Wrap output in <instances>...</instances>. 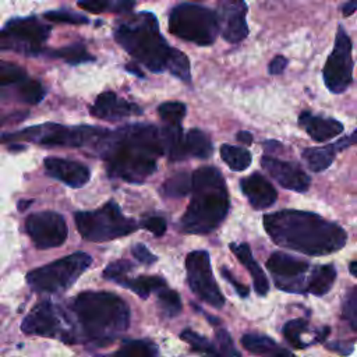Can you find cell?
<instances>
[{
	"label": "cell",
	"mask_w": 357,
	"mask_h": 357,
	"mask_svg": "<svg viewBox=\"0 0 357 357\" xmlns=\"http://www.w3.org/2000/svg\"><path fill=\"white\" fill-rule=\"evenodd\" d=\"M93 149L103 159L110 177L135 184L153 174L158 159L166 153L163 131L142 123L106 130Z\"/></svg>",
	"instance_id": "cell-1"
},
{
	"label": "cell",
	"mask_w": 357,
	"mask_h": 357,
	"mask_svg": "<svg viewBox=\"0 0 357 357\" xmlns=\"http://www.w3.org/2000/svg\"><path fill=\"white\" fill-rule=\"evenodd\" d=\"M264 227L272 241L307 255H326L340 250L347 240L336 223L314 212L283 209L264 216Z\"/></svg>",
	"instance_id": "cell-2"
},
{
	"label": "cell",
	"mask_w": 357,
	"mask_h": 357,
	"mask_svg": "<svg viewBox=\"0 0 357 357\" xmlns=\"http://www.w3.org/2000/svg\"><path fill=\"white\" fill-rule=\"evenodd\" d=\"M70 312L78 324V342L107 346L130 325V308L109 291H82L70 303Z\"/></svg>",
	"instance_id": "cell-3"
},
{
	"label": "cell",
	"mask_w": 357,
	"mask_h": 357,
	"mask_svg": "<svg viewBox=\"0 0 357 357\" xmlns=\"http://www.w3.org/2000/svg\"><path fill=\"white\" fill-rule=\"evenodd\" d=\"M229 194L222 173L202 166L192 173L191 201L181 218V229L191 234H208L226 218Z\"/></svg>",
	"instance_id": "cell-4"
},
{
	"label": "cell",
	"mask_w": 357,
	"mask_h": 357,
	"mask_svg": "<svg viewBox=\"0 0 357 357\" xmlns=\"http://www.w3.org/2000/svg\"><path fill=\"white\" fill-rule=\"evenodd\" d=\"M114 39L152 73H163L169 68L174 47H170L159 32L158 20L152 13H138L119 24Z\"/></svg>",
	"instance_id": "cell-5"
},
{
	"label": "cell",
	"mask_w": 357,
	"mask_h": 357,
	"mask_svg": "<svg viewBox=\"0 0 357 357\" xmlns=\"http://www.w3.org/2000/svg\"><path fill=\"white\" fill-rule=\"evenodd\" d=\"M106 130L99 127H67L57 123L32 126L15 132L3 134L1 141H28L43 146H91L93 148Z\"/></svg>",
	"instance_id": "cell-6"
},
{
	"label": "cell",
	"mask_w": 357,
	"mask_h": 357,
	"mask_svg": "<svg viewBox=\"0 0 357 357\" xmlns=\"http://www.w3.org/2000/svg\"><path fill=\"white\" fill-rule=\"evenodd\" d=\"M169 31L183 40L209 46L220 31L219 17L216 11L206 7L181 3L174 6L169 14Z\"/></svg>",
	"instance_id": "cell-7"
},
{
	"label": "cell",
	"mask_w": 357,
	"mask_h": 357,
	"mask_svg": "<svg viewBox=\"0 0 357 357\" xmlns=\"http://www.w3.org/2000/svg\"><path fill=\"white\" fill-rule=\"evenodd\" d=\"M81 237L93 243H103L127 236L137 230V222L126 218L114 201H107L95 211H81L74 215Z\"/></svg>",
	"instance_id": "cell-8"
},
{
	"label": "cell",
	"mask_w": 357,
	"mask_h": 357,
	"mask_svg": "<svg viewBox=\"0 0 357 357\" xmlns=\"http://www.w3.org/2000/svg\"><path fill=\"white\" fill-rule=\"evenodd\" d=\"M92 265V257L78 251L36 268L26 275V283L38 293H63Z\"/></svg>",
	"instance_id": "cell-9"
},
{
	"label": "cell",
	"mask_w": 357,
	"mask_h": 357,
	"mask_svg": "<svg viewBox=\"0 0 357 357\" xmlns=\"http://www.w3.org/2000/svg\"><path fill=\"white\" fill-rule=\"evenodd\" d=\"M21 331L26 335L59 339L64 343H78L77 333L67 311L50 303L39 301L21 322Z\"/></svg>",
	"instance_id": "cell-10"
},
{
	"label": "cell",
	"mask_w": 357,
	"mask_h": 357,
	"mask_svg": "<svg viewBox=\"0 0 357 357\" xmlns=\"http://www.w3.org/2000/svg\"><path fill=\"white\" fill-rule=\"evenodd\" d=\"M49 33L50 26L33 15L13 18L1 31L0 46L3 50H14L29 56L39 54Z\"/></svg>",
	"instance_id": "cell-11"
},
{
	"label": "cell",
	"mask_w": 357,
	"mask_h": 357,
	"mask_svg": "<svg viewBox=\"0 0 357 357\" xmlns=\"http://www.w3.org/2000/svg\"><path fill=\"white\" fill-rule=\"evenodd\" d=\"M185 269L187 283L192 293L206 304L222 308L225 305V297L213 278L209 254L204 250L191 251L185 258Z\"/></svg>",
	"instance_id": "cell-12"
},
{
	"label": "cell",
	"mask_w": 357,
	"mask_h": 357,
	"mask_svg": "<svg viewBox=\"0 0 357 357\" xmlns=\"http://www.w3.org/2000/svg\"><path fill=\"white\" fill-rule=\"evenodd\" d=\"M322 74H324V81L326 88L333 93L344 92L351 84V78H353L351 42L342 26H339L337 29L333 50L325 63Z\"/></svg>",
	"instance_id": "cell-13"
},
{
	"label": "cell",
	"mask_w": 357,
	"mask_h": 357,
	"mask_svg": "<svg viewBox=\"0 0 357 357\" xmlns=\"http://www.w3.org/2000/svg\"><path fill=\"white\" fill-rule=\"evenodd\" d=\"M25 231L39 250L60 247L68 234L64 218L53 211H40L25 220Z\"/></svg>",
	"instance_id": "cell-14"
},
{
	"label": "cell",
	"mask_w": 357,
	"mask_h": 357,
	"mask_svg": "<svg viewBox=\"0 0 357 357\" xmlns=\"http://www.w3.org/2000/svg\"><path fill=\"white\" fill-rule=\"evenodd\" d=\"M266 268L280 290L290 293L305 291L304 275L310 268L308 262L278 251L268 258Z\"/></svg>",
	"instance_id": "cell-15"
},
{
	"label": "cell",
	"mask_w": 357,
	"mask_h": 357,
	"mask_svg": "<svg viewBox=\"0 0 357 357\" xmlns=\"http://www.w3.org/2000/svg\"><path fill=\"white\" fill-rule=\"evenodd\" d=\"M220 33L229 43H238L248 35L244 0H222L218 6Z\"/></svg>",
	"instance_id": "cell-16"
},
{
	"label": "cell",
	"mask_w": 357,
	"mask_h": 357,
	"mask_svg": "<svg viewBox=\"0 0 357 357\" xmlns=\"http://www.w3.org/2000/svg\"><path fill=\"white\" fill-rule=\"evenodd\" d=\"M261 165L271 174V177H273L282 187L287 190L304 192L311 184L310 176L297 163L264 155L261 158Z\"/></svg>",
	"instance_id": "cell-17"
},
{
	"label": "cell",
	"mask_w": 357,
	"mask_h": 357,
	"mask_svg": "<svg viewBox=\"0 0 357 357\" xmlns=\"http://www.w3.org/2000/svg\"><path fill=\"white\" fill-rule=\"evenodd\" d=\"M89 112L96 119L120 121L130 116H139L142 113V109L135 103L119 98L114 92L106 91L96 96L95 102L89 107Z\"/></svg>",
	"instance_id": "cell-18"
},
{
	"label": "cell",
	"mask_w": 357,
	"mask_h": 357,
	"mask_svg": "<svg viewBox=\"0 0 357 357\" xmlns=\"http://www.w3.org/2000/svg\"><path fill=\"white\" fill-rule=\"evenodd\" d=\"M45 170L53 178L64 183L71 188L84 187L91 178V170L75 160L61 158H46Z\"/></svg>",
	"instance_id": "cell-19"
},
{
	"label": "cell",
	"mask_w": 357,
	"mask_h": 357,
	"mask_svg": "<svg viewBox=\"0 0 357 357\" xmlns=\"http://www.w3.org/2000/svg\"><path fill=\"white\" fill-rule=\"evenodd\" d=\"M240 185L243 194L255 209H266L272 206L278 198L276 190L261 173H252L241 178Z\"/></svg>",
	"instance_id": "cell-20"
},
{
	"label": "cell",
	"mask_w": 357,
	"mask_h": 357,
	"mask_svg": "<svg viewBox=\"0 0 357 357\" xmlns=\"http://www.w3.org/2000/svg\"><path fill=\"white\" fill-rule=\"evenodd\" d=\"M357 144V130L343 137L342 139L326 145V146H315V148H307L303 151V159L307 163V166L312 170V172H322L326 167L331 166V163L335 159L336 152L343 151L344 148Z\"/></svg>",
	"instance_id": "cell-21"
},
{
	"label": "cell",
	"mask_w": 357,
	"mask_h": 357,
	"mask_svg": "<svg viewBox=\"0 0 357 357\" xmlns=\"http://www.w3.org/2000/svg\"><path fill=\"white\" fill-rule=\"evenodd\" d=\"M298 124L315 142H325L343 131V124L335 119L314 116L310 112H303L298 117Z\"/></svg>",
	"instance_id": "cell-22"
},
{
	"label": "cell",
	"mask_w": 357,
	"mask_h": 357,
	"mask_svg": "<svg viewBox=\"0 0 357 357\" xmlns=\"http://www.w3.org/2000/svg\"><path fill=\"white\" fill-rule=\"evenodd\" d=\"M230 250L237 255L238 261L247 268V271L250 272L251 278H252V283H254V289L257 291L258 296H265L269 290V283H268V278L265 275V272L262 271V268L259 266V264L252 258L251 254V248L247 243H231L230 244Z\"/></svg>",
	"instance_id": "cell-23"
},
{
	"label": "cell",
	"mask_w": 357,
	"mask_h": 357,
	"mask_svg": "<svg viewBox=\"0 0 357 357\" xmlns=\"http://www.w3.org/2000/svg\"><path fill=\"white\" fill-rule=\"evenodd\" d=\"M243 347L258 356H290L291 351L279 347L271 337L259 333H245L241 337Z\"/></svg>",
	"instance_id": "cell-24"
},
{
	"label": "cell",
	"mask_w": 357,
	"mask_h": 357,
	"mask_svg": "<svg viewBox=\"0 0 357 357\" xmlns=\"http://www.w3.org/2000/svg\"><path fill=\"white\" fill-rule=\"evenodd\" d=\"M336 269L333 265H319L315 266L307 280L305 291L314 296H324L328 293L335 282Z\"/></svg>",
	"instance_id": "cell-25"
},
{
	"label": "cell",
	"mask_w": 357,
	"mask_h": 357,
	"mask_svg": "<svg viewBox=\"0 0 357 357\" xmlns=\"http://www.w3.org/2000/svg\"><path fill=\"white\" fill-rule=\"evenodd\" d=\"M119 284L130 289L138 297H141L144 300L148 298L151 296V293H153V291L156 293L159 289L167 286L166 280L162 276H156V275H142V276L132 278V279H130L127 276Z\"/></svg>",
	"instance_id": "cell-26"
},
{
	"label": "cell",
	"mask_w": 357,
	"mask_h": 357,
	"mask_svg": "<svg viewBox=\"0 0 357 357\" xmlns=\"http://www.w3.org/2000/svg\"><path fill=\"white\" fill-rule=\"evenodd\" d=\"M185 151L188 156L208 159L213 152V145L204 131L191 128L185 134Z\"/></svg>",
	"instance_id": "cell-27"
},
{
	"label": "cell",
	"mask_w": 357,
	"mask_h": 357,
	"mask_svg": "<svg viewBox=\"0 0 357 357\" xmlns=\"http://www.w3.org/2000/svg\"><path fill=\"white\" fill-rule=\"evenodd\" d=\"M135 3L137 0H79L78 6L93 14L106 11L126 14L134 8Z\"/></svg>",
	"instance_id": "cell-28"
},
{
	"label": "cell",
	"mask_w": 357,
	"mask_h": 357,
	"mask_svg": "<svg viewBox=\"0 0 357 357\" xmlns=\"http://www.w3.org/2000/svg\"><path fill=\"white\" fill-rule=\"evenodd\" d=\"M192 190V174L188 173H176L165 180L162 184V194L169 198H181L185 197Z\"/></svg>",
	"instance_id": "cell-29"
},
{
	"label": "cell",
	"mask_w": 357,
	"mask_h": 357,
	"mask_svg": "<svg viewBox=\"0 0 357 357\" xmlns=\"http://www.w3.org/2000/svg\"><path fill=\"white\" fill-rule=\"evenodd\" d=\"M222 160L234 172H243L251 165V153L241 146L225 144L220 148Z\"/></svg>",
	"instance_id": "cell-30"
},
{
	"label": "cell",
	"mask_w": 357,
	"mask_h": 357,
	"mask_svg": "<svg viewBox=\"0 0 357 357\" xmlns=\"http://www.w3.org/2000/svg\"><path fill=\"white\" fill-rule=\"evenodd\" d=\"M17 95L20 98L21 102L29 103V105H36L39 103L43 98H45V88L43 85L38 81V79H32V78H25L21 82H18L17 85Z\"/></svg>",
	"instance_id": "cell-31"
},
{
	"label": "cell",
	"mask_w": 357,
	"mask_h": 357,
	"mask_svg": "<svg viewBox=\"0 0 357 357\" xmlns=\"http://www.w3.org/2000/svg\"><path fill=\"white\" fill-rule=\"evenodd\" d=\"M53 57L61 59L68 64H81V63H86V61H92L95 60L85 49L84 45L81 43H73L68 46H64L61 49L57 50H52L49 53Z\"/></svg>",
	"instance_id": "cell-32"
},
{
	"label": "cell",
	"mask_w": 357,
	"mask_h": 357,
	"mask_svg": "<svg viewBox=\"0 0 357 357\" xmlns=\"http://www.w3.org/2000/svg\"><path fill=\"white\" fill-rule=\"evenodd\" d=\"M283 336L284 339L296 349H304L308 347L305 340H303V336L308 332V322L303 318L291 319L284 324L283 326Z\"/></svg>",
	"instance_id": "cell-33"
},
{
	"label": "cell",
	"mask_w": 357,
	"mask_h": 357,
	"mask_svg": "<svg viewBox=\"0 0 357 357\" xmlns=\"http://www.w3.org/2000/svg\"><path fill=\"white\" fill-rule=\"evenodd\" d=\"M156 296H158L159 308L162 310V312L166 317L172 318V317H176L177 314H180L183 305H181L180 294L176 290L165 286L156 291Z\"/></svg>",
	"instance_id": "cell-34"
},
{
	"label": "cell",
	"mask_w": 357,
	"mask_h": 357,
	"mask_svg": "<svg viewBox=\"0 0 357 357\" xmlns=\"http://www.w3.org/2000/svg\"><path fill=\"white\" fill-rule=\"evenodd\" d=\"M158 347L148 340H128L124 342L123 346L116 351L119 356L127 357H152L156 356Z\"/></svg>",
	"instance_id": "cell-35"
},
{
	"label": "cell",
	"mask_w": 357,
	"mask_h": 357,
	"mask_svg": "<svg viewBox=\"0 0 357 357\" xmlns=\"http://www.w3.org/2000/svg\"><path fill=\"white\" fill-rule=\"evenodd\" d=\"M180 337L191 346L192 350L202 353V354H209V356H220V351L216 349V346L209 342L205 336L191 331V329H184L180 335Z\"/></svg>",
	"instance_id": "cell-36"
},
{
	"label": "cell",
	"mask_w": 357,
	"mask_h": 357,
	"mask_svg": "<svg viewBox=\"0 0 357 357\" xmlns=\"http://www.w3.org/2000/svg\"><path fill=\"white\" fill-rule=\"evenodd\" d=\"M158 113L165 124L181 126L185 116V105L181 102H165L158 107Z\"/></svg>",
	"instance_id": "cell-37"
},
{
	"label": "cell",
	"mask_w": 357,
	"mask_h": 357,
	"mask_svg": "<svg viewBox=\"0 0 357 357\" xmlns=\"http://www.w3.org/2000/svg\"><path fill=\"white\" fill-rule=\"evenodd\" d=\"M167 71H169L170 74H173L174 77L180 78V79L184 81V82H190V81H191L190 61H188L187 56H185L183 52L177 50V49H174V52H173V56H172V59H170Z\"/></svg>",
	"instance_id": "cell-38"
},
{
	"label": "cell",
	"mask_w": 357,
	"mask_h": 357,
	"mask_svg": "<svg viewBox=\"0 0 357 357\" xmlns=\"http://www.w3.org/2000/svg\"><path fill=\"white\" fill-rule=\"evenodd\" d=\"M28 75L25 70L17 64L1 61L0 63V84L3 88L17 85L22 79H25Z\"/></svg>",
	"instance_id": "cell-39"
},
{
	"label": "cell",
	"mask_w": 357,
	"mask_h": 357,
	"mask_svg": "<svg viewBox=\"0 0 357 357\" xmlns=\"http://www.w3.org/2000/svg\"><path fill=\"white\" fill-rule=\"evenodd\" d=\"M134 268L132 262L128 259H117L110 262L105 271H103V278L113 280L116 283H120L123 279L127 278V273Z\"/></svg>",
	"instance_id": "cell-40"
},
{
	"label": "cell",
	"mask_w": 357,
	"mask_h": 357,
	"mask_svg": "<svg viewBox=\"0 0 357 357\" xmlns=\"http://www.w3.org/2000/svg\"><path fill=\"white\" fill-rule=\"evenodd\" d=\"M342 315L349 322V325L357 332V286L350 289L346 294L342 307Z\"/></svg>",
	"instance_id": "cell-41"
},
{
	"label": "cell",
	"mask_w": 357,
	"mask_h": 357,
	"mask_svg": "<svg viewBox=\"0 0 357 357\" xmlns=\"http://www.w3.org/2000/svg\"><path fill=\"white\" fill-rule=\"evenodd\" d=\"M46 20L53 21V22H63V24H88L89 20L85 15L68 11V10H54V11H47L43 15Z\"/></svg>",
	"instance_id": "cell-42"
},
{
	"label": "cell",
	"mask_w": 357,
	"mask_h": 357,
	"mask_svg": "<svg viewBox=\"0 0 357 357\" xmlns=\"http://www.w3.org/2000/svg\"><path fill=\"white\" fill-rule=\"evenodd\" d=\"M215 340H216V347L220 351V354L225 356H240V351L236 350L234 343L226 329H216L215 332Z\"/></svg>",
	"instance_id": "cell-43"
},
{
	"label": "cell",
	"mask_w": 357,
	"mask_h": 357,
	"mask_svg": "<svg viewBox=\"0 0 357 357\" xmlns=\"http://www.w3.org/2000/svg\"><path fill=\"white\" fill-rule=\"evenodd\" d=\"M141 227L159 237L166 231V220L160 216H148L141 220Z\"/></svg>",
	"instance_id": "cell-44"
},
{
	"label": "cell",
	"mask_w": 357,
	"mask_h": 357,
	"mask_svg": "<svg viewBox=\"0 0 357 357\" xmlns=\"http://www.w3.org/2000/svg\"><path fill=\"white\" fill-rule=\"evenodd\" d=\"M131 252H132L134 258L138 259V261H139L141 264H144V265H152V264H155L156 259H158L156 255H153V254L148 250V247H146L145 244H142V243H137L135 245H132Z\"/></svg>",
	"instance_id": "cell-45"
},
{
	"label": "cell",
	"mask_w": 357,
	"mask_h": 357,
	"mask_svg": "<svg viewBox=\"0 0 357 357\" xmlns=\"http://www.w3.org/2000/svg\"><path fill=\"white\" fill-rule=\"evenodd\" d=\"M220 273H222V276L234 287V290L237 291V294H238L240 297H247V296H248V291H250V290H248V286L244 284V283L237 282L236 278L230 273V271H229L226 266H222Z\"/></svg>",
	"instance_id": "cell-46"
},
{
	"label": "cell",
	"mask_w": 357,
	"mask_h": 357,
	"mask_svg": "<svg viewBox=\"0 0 357 357\" xmlns=\"http://www.w3.org/2000/svg\"><path fill=\"white\" fill-rule=\"evenodd\" d=\"M286 66H287V59L284 56H275L268 66V71L272 75H278L284 71Z\"/></svg>",
	"instance_id": "cell-47"
},
{
	"label": "cell",
	"mask_w": 357,
	"mask_h": 357,
	"mask_svg": "<svg viewBox=\"0 0 357 357\" xmlns=\"http://www.w3.org/2000/svg\"><path fill=\"white\" fill-rule=\"evenodd\" d=\"M236 138H237L238 142H241L244 145H251L252 144V135L248 131H238Z\"/></svg>",
	"instance_id": "cell-48"
},
{
	"label": "cell",
	"mask_w": 357,
	"mask_h": 357,
	"mask_svg": "<svg viewBox=\"0 0 357 357\" xmlns=\"http://www.w3.org/2000/svg\"><path fill=\"white\" fill-rule=\"evenodd\" d=\"M356 10H357V0H349V1L343 6L342 13H343L344 17H349V15H351Z\"/></svg>",
	"instance_id": "cell-49"
},
{
	"label": "cell",
	"mask_w": 357,
	"mask_h": 357,
	"mask_svg": "<svg viewBox=\"0 0 357 357\" xmlns=\"http://www.w3.org/2000/svg\"><path fill=\"white\" fill-rule=\"evenodd\" d=\"M31 204H32V199H24V201L21 199V201L18 202V205H17V209H18L20 212H22V211H25Z\"/></svg>",
	"instance_id": "cell-50"
},
{
	"label": "cell",
	"mask_w": 357,
	"mask_h": 357,
	"mask_svg": "<svg viewBox=\"0 0 357 357\" xmlns=\"http://www.w3.org/2000/svg\"><path fill=\"white\" fill-rule=\"evenodd\" d=\"M126 68H127V71H130V73H132V74H137V75L142 77V74H141V71L137 68V66H132V64H127V66H126Z\"/></svg>",
	"instance_id": "cell-51"
},
{
	"label": "cell",
	"mask_w": 357,
	"mask_h": 357,
	"mask_svg": "<svg viewBox=\"0 0 357 357\" xmlns=\"http://www.w3.org/2000/svg\"><path fill=\"white\" fill-rule=\"evenodd\" d=\"M349 271L351 275H354L357 278V261H353L350 265H349Z\"/></svg>",
	"instance_id": "cell-52"
}]
</instances>
